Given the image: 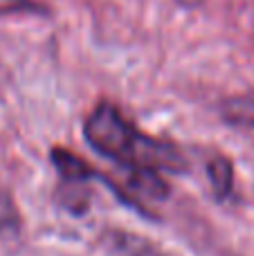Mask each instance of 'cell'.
I'll use <instances>...</instances> for the list:
<instances>
[{
    "label": "cell",
    "mask_w": 254,
    "mask_h": 256,
    "mask_svg": "<svg viewBox=\"0 0 254 256\" xmlns=\"http://www.w3.org/2000/svg\"><path fill=\"white\" fill-rule=\"evenodd\" d=\"M84 137L99 155L120 164L122 171L182 173L189 166L178 144L144 132L108 102L97 104L86 117Z\"/></svg>",
    "instance_id": "cell-1"
},
{
    "label": "cell",
    "mask_w": 254,
    "mask_h": 256,
    "mask_svg": "<svg viewBox=\"0 0 254 256\" xmlns=\"http://www.w3.org/2000/svg\"><path fill=\"white\" fill-rule=\"evenodd\" d=\"M104 250L108 256H164L156 245L135 234L110 230L104 236Z\"/></svg>",
    "instance_id": "cell-2"
},
{
    "label": "cell",
    "mask_w": 254,
    "mask_h": 256,
    "mask_svg": "<svg viewBox=\"0 0 254 256\" xmlns=\"http://www.w3.org/2000/svg\"><path fill=\"white\" fill-rule=\"evenodd\" d=\"M207 180L218 200H225L234 189V166L225 155H214L207 162Z\"/></svg>",
    "instance_id": "cell-3"
},
{
    "label": "cell",
    "mask_w": 254,
    "mask_h": 256,
    "mask_svg": "<svg viewBox=\"0 0 254 256\" xmlns=\"http://www.w3.org/2000/svg\"><path fill=\"white\" fill-rule=\"evenodd\" d=\"M180 2H182V4H198L200 0H180Z\"/></svg>",
    "instance_id": "cell-4"
}]
</instances>
